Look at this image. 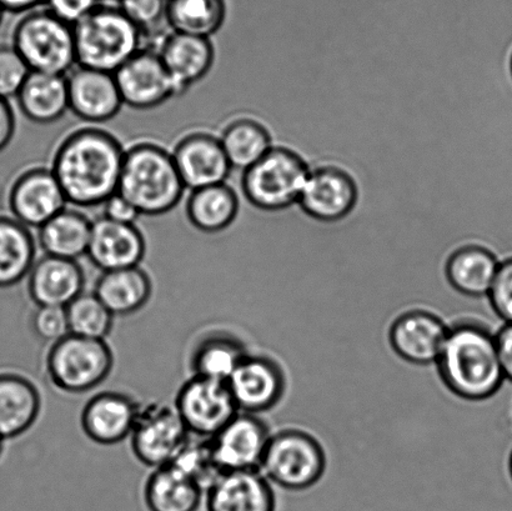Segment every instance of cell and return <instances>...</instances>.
I'll use <instances>...</instances> for the list:
<instances>
[{
  "mask_svg": "<svg viewBox=\"0 0 512 511\" xmlns=\"http://www.w3.org/2000/svg\"><path fill=\"white\" fill-rule=\"evenodd\" d=\"M124 157L123 145L113 134L83 128L64 138L50 169L68 204L94 208L118 193Z\"/></svg>",
  "mask_w": 512,
  "mask_h": 511,
  "instance_id": "cell-1",
  "label": "cell"
},
{
  "mask_svg": "<svg viewBox=\"0 0 512 511\" xmlns=\"http://www.w3.org/2000/svg\"><path fill=\"white\" fill-rule=\"evenodd\" d=\"M436 364L450 392L471 402L493 397L505 380L495 335L475 322L449 328Z\"/></svg>",
  "mask_w": 512,
  "mask_h": 511,
  "instance_id": "cell-2",
  "label": "cell"
},
{
  "mask_svg": "<svg viewBox=\"0 0 512 511\" xmlns=\"http://www.w3.org/2000/svg\"><path fill=\"white\" fill-rule=\"evenodd\" d=\"M185 187L172 153L160 145L143 142L125 150L118 193L140 215L159 217L177 207Z\"/></svg>",
  "mask_w": 512,
  "mask_h": 511,
  "instance_id": "cell-3",
  "label": "cell"
},
{
  "mask_svg": "<svg viewBox=\"0 0 512 511\" xmlns=\"http://www.w3.org/2000/svg\"><path fill=\"white\" fill-rule=\"evenodd\" d=\"M79 67L114 74L143 49L144 35L119 5L100 4L73 25Z\"/></svg>",
  "mask_w": 512,
  "mask_h": 511,
  "instance_id": "cell-4",
  "label": "cell"
},
{
  "mask_svg": "<svg viewBox=\"0 0 512 511\" xmlns=\"http://www.w3.org/2000/svg\"><path fill=\"white\" fill-rule=\"evenodd\" d=\"M310 172L309 165L298 154L273 147L242 173L240 190L254 210L284 212L298 205Z\"/></svg>",
  "mask_w": 512,
  "mask_h": 511,
  "instance_id": "cell-5",
  "label": "cell"
},
{
  "mask_svg": "<svg viewBox=\"0 0 512 511\" xmlns=\"http://www.w3.org/2000/svg\"><path fill=\"white\" fill-rule=\"evenodd\" d=\"M12 45L30 72L67 75L77 67L73 25L47 8L25 13L15 25Z\"/></svg>",
  "mask_w": 512,
  "mask_h": 511,
  "instance_id": "cell-6",
  "label": "cell"
},
{
  "mask_svg": "<svg viewBox=\"0 0 512 511\" xmlns=\"http://www.w3.org/2000/svg\"><path fill=\"white\" fill-rule=\"evenodd\" d=\"M113 368L114 355L105 340L73 334L50 344L45 358L49 382L68 394H84L98 388Z\"/></svg>",
  "mask_w": 512,
  "mask_h": 511,
  "instance_id": "cell-7",
  "label": "cell"
},
{
  "mask_svg": "<svg viewBox=\"0 0 512 511\" xmlns=\"http://www.w3.org/2000/svg\"><path fill=\"white\" fill-rule=\"evenodd\" d=\"M326 455L313 435L298 429L271 435L260 472L279 487L300 492L314 487L325 473Z\"/></svg>",
  "mask_w": 512,
  "mask_h": 511,
  "instance_id": "cell-8",
  "label": "cell"
},
{
  "mask_svg": "<svg viewBox=\"0 0 512 511\" xmlns=\"http://www.w3.org/2000/svg\"><path fill=\"white\" fill-rule=\"evenodd\" d=\"M192 437L210 439L239 413L227 383L193 377L179 389L174 404Z\"/></svg>",
  "mask_w": 512,
  "mask_h": 511,
  "instance_id": "cell-9",
  "label": "cell"
},
{
  "mask_svg": "<svg viewBox=\"0 0 512 511\" xmlns=\"http://www.w3.org/2000/svg\"><path fill=\"white\" fill-rule=\"evenodd\" d=\"M190 437L174 407L152 403L140 408L130 445L140 463L157 469L172 463Z\"/></svg>",
  "mask_w": 512,
  "mask_h": 511,
  "instance_id": "cell-10",
  "label": "cell"
},
{
  "mask_svg": "<svg viewBox=\"0 0 512 511\" xmlns=\"http://www.w3.org/2000/svg\"><path fill=\"white\" fill-rule=\"evenodd\" d=\"M114 77L123 104L133 109H154L180 95L158 50L143 48Z\"/></svg>",
  "mask_w": 512,
  "mask_h": 511,
  "instance_id": "cell-11",
  "label": "cell"
},
{
  "mask_svg": "<svg viewBox=\"0 0 512 511\" xmlns=\"http://www.w3.org/2000/svg\"><path fill=\"white\" fill-rule=\"evenodd\" d=\"M270 438L268 424L263 419L239 412L209 440L215 459L225 473L260 470Z\"/></svg>",
  "mask_w": 512,
  "mask_h": 511,
  "instance_id": "cell-12",
  "label": "cell"
},
{
  "mask_svg": "<svg viewBox=\"0 0 512 511\" xmlns=\"http://www.w3.org/2000/svg\"><path fill=\"white\" fill-rule=\"evenodd\" d=\"M227 384L239 412L254 415L276 407L286 389L284 370L264 355L248 354Z\"/></svg>",
  "mask_w": 512,
  "mask_h": 511,
  "instance_id": "cell-13",
  "label": "cell"
},
{
  "mask_svg": "<svg viewBox=\"0 0 512 511\" xmlns=\"http://www.w3.org/2000/svg\"><path fill=\"white\" fill-rule=\"evenodd\" d=\"M358 187L345 170L320 167L311 170L299 199V207L321 223H339L354 212Z\"/></svg>",
  "mask_w": 512,
  "mask_h": 511,
  "instance_id": "cell-14",
  "label": "cell"
},
{
  "mask_svg": "<svg viewBox=\"0 0 512 511\" xmlns=\"http://www.w3.org/2000/svg\"><path fill=\"white\" fill-rule=\"evenodd\" d=\"M67 204L63 189L50 168L25 170L10 188V212L27 228L39 229L67 208Z\"/></svg>",
  "mask_w": 512,
  "mask_h": 511,
  "instance_id": "cell-15",
  "label": "cell"
},
{
  "mask_svg": "<svg viewBox=\"0 0 512 511\" xmlns=\"http://www.w3.org/2000/svg\"><path fill=\"white\" fill-rule=\"evenodd\" d=\"M172 155L180 179L190 192L227 183L233 172L219 138L209 133L185 135L175 145Z\"/></svg>",
  "mask_w": 512,
  "mask_h": 511,
  "instance_id": "cell-16",
  "label": "cell"
},
{
  "mask_svg": "<svg viewBox=\"0 0 512 511\" xmlns=\"http://www.w3.org/2000/svg\"><path fill=\"white\" fill-rule=\"evenodd\" d=\"M69 110L90 124L107 123L123 108L114 74L77 67L67 74Z\"/></svg>",
  "mask_w": 512,
  "mask_h": 511,
  "instance_id": "cell-17",
  "label": "cell"
},
{
  "mask_svg": "<svg viewBox=\"0 0 512 511\" xmlns=\"http://www.w3.org/2000/svg\"><path fill=\"white\" fill-rule=\"evenodd\" d=\"M147 253V243L135 224L94 220L87 257L100 272L140 267Z\"/></svg>",
  "mask_w": 512,
  "mask_h": 511,
  "instance_id": "cell-18",
  "label": "cell"
},
{
  "mask_svg": "<svg viewBox=\"0 0 512 511\" xmlns=\"http://www.w3.org/2000/svg\"><path fill=\"white\" fill-rule=\"evenodd\" d=\"M142 405L127 394L104 392L94 395L83 408L80 425L93 443L115 445L130 438Z\"/></svg>",
  "mask_w": 512,
  "mask_h": 511,
  "instance_id": "cell-19",
  "label": "cell"
},
{
  "mask_svg": "<svg viewBox=\"0 0 512 511\" xmlns=\"http://www.w3.org/2000/svg\"><path fill=\"white\" fill-rule=\"evenodd\" d=\"M449 328L435 314L411 310L401 314L391 324V348L405 362L429 365L438 362Z\"/></svg>",
  "mask_w": 512,
  "mask_h": 511,
  "instance_id": "cell-20",
  "label": "cell"
},
{
  "mask_svg": "<svg viewBox=\"0 0 512 511\" xmlns=\"http://www.w3.org/2000/svg\"><path fill=\"white\" fill-rule=\"evenodd\" d=\"M28 293L37 307L67 308L84 293L85 273L77 260L44 257L28 274Z\"/></svg>",
  "mask_w": 512,
  "mask_h": 511,
  "instance_id": "cell-21",
  "label": "cell"
},
{
  "mask_svg": "<svg viewBox=\"0 0 512 511\" xmlns=\"http://www.w3.org/2000/svg\"><path fill=\"white\" fill-rule=\"evenodd\" d=\"M275 494L260 470L225 472L205 493L207 511H275Z\"/></svg>",
  "mask_w": 512,
  "mask_h": 511,
  "instance_id": "cell-22",
  "label": "cell"
},
{
  "mask_svg": "<svg viewBox=\"0 0 512 511\" xmlns=\"http://www.w3.org/2000/svg\"><path fill=\"white\" fill-rule=\"evenodd\" d=\"M158 53L180 95L207 77L215 60L212 40L173 32L160 44Z\"/></svg>",
  "mask_w": 512,
  "mask_h": 511,
  "instance_id": "cell-23",
  "label": "cell"
},
{
  "mask_svg": "<svg viewBox=\"0 0 512 511\" xmlns=\"http://www.w3.org/2000/svg\"><path fill=\"white\" fill-rule=\"evenodd\" d=\"M42 410V395L32 380L18 373H0V438L22 437Z\"/></svg>",
  "mask_w": 512,
  "mask_h": 511,
  "instance_id": "cell-24",
  "label": "cell"
},
{
  "mask_svg": "<svg viewBox=\"0 0 512 511\" xmlns=\"http://www.w3.org/2000/svg\"><path fill=\"white\" fill-rule=\"evenodd\" d=\"M500 267L499 257L483 245H464L454 250L445 263L446 282L466 297L489 294Z\"/></svg>",
  "mask_w": 512,
  "mask_h": 511,
  "instance_id": "cell-25",
  "label": "cell"
},
{
  "mask_svg": "<svg viewBox=\"0 0 512 511\" xmlns=\"http://www.w3.org/2000/svg\"><path fill=\"white\" fill-rule=\"evenodd\" d=\"M17 100L20 112L30 122H58L69 110L67 75L30 72Z\"/></svg>",
  "mask_w": 512,
  "mask_h": 511,
  "instance_id": "cell-26",
  "label": "cell"
},
{
  "mask_svg": "<svg viewBox=\"0 0 512 511\" xmlns=\"http://www.w3.org/2000/svg\"><path fill=\"white\" fill-rule=\"evenodd\" d=\"M114 317L138 313L149 303L153 282L143 268L113 270L100 274L94 292Z\"/></svg>",
  "mask_w": 512,
  "mask_h": 511,
  "instance_id": "cell-27",
  "label": "cell"
},
{
  "mask_svg": "<svg viewBox=\"0 0 512 511\" xmlns=\"http://www.w3.org/2000/svg\"><path fill=\"white\" fill-rule=\"evenodd\" d=\"M239 212V195L227 183L192 190L185 203L188 222L205 234L222 233L232 227Z\"/></svg>",
  "mask_w": 512,
  "mask_h": 511,
  "instance_id": "cell-28",
  "label": "cell"
},
{
  "mask_svg": "<svg viewBox=\"0 0 512 511\" xmlns=\"http://www.w3.org/2000/svg\"><path fill=\"white\" fill-rule=\"evenodd\" d=\"M93 222L79 210L65 208L38 229L44 255L77 260L87 255Z\"/></svg>",
  "mask_w": 512,
  "mask_h": 511,
  "instance_id": "cell-29",
  "label": "cell"
},
{
  "mask_svg": "<svg viewBox=\"0 0 512 511\" xmlns=\"http://www.w3.org/2000/svg\"><path fill=\"white\" fill-rule=\"evenodd\" d=\"M204 493L172 465L154 469L144 487L149 511H198Z\"/></svg>",
  "mask_w": 512,
  "mask_h": 511,
  "instance_id": "cell-30",
  "label": "cell"
},
{
  "mask_svg": "<svg viewBox=\"0 0 512 511\" xmlns=\"http://www.w3.org/2000/svg\"><path fill=\"white\" fill-rule=\"evenodd\" d=\"M35 257L37 245L29 228L17 219L0 217V289L27 278Z\"/></svg>",
  "mask_w": 512,
  "mask_h": 511,
  "instance_id": "cell-31",
  "label": "cell"
},
{
  "mask_svg": "<svg viewBox=\"0 0 512 511\" xmlns=\"http://www.w3.org/2000/svg\"><path fill=\"white\" fill-rule=\"evenodd\" d=\"M249 353L238 338L227 333L209 334L200 340L190 358L194 377L228 383Z\"/></svg>",
  "mask_w": 512,
  "mask_h": 511,
  "instance_id": "cell-32",
  "label": "cell"
},
{
  "mask_svg": "<svg viewBox=\"0 0 512 511\" xmlns=\"http://www.w3.org/2000/svg\"><path fill=\"white\" fill-rule=\"evenodd\" d=\"M219 140L233 170L242 173L274 147L269 130L259 120L245 115L230 120Z\"/></svg>",
  "mask_w": 512,
  "mask_h": 511,
  "instance_id": "cell-33",
  "label": "cell"
},
{
  "mask_svg": "<svg viewBox=\"0 0 512 511\" xmlns=\"http://www.w3.org/2000/svg\"><path fill=\"white\" fill-rule=\"evenodd\" d=\"M225 0H168L167 24L173 33L210 39L227 20Z\"/></svg>",
  "mask_w": 512,
  "mask_h": 511,
  "instance_id": "cell-34",
  "label": "cell"
},
{
  "mask_svg": "<svg viewBox=\"0 0 512 511\" xmlns=\"http://www.w3.org/2000/svg\"><path fill=\"white\" fill-rule=\"evenodd\" d=\"M169 465L197 485L204 495L224 473L215 459L210 440L197 437L189 438Z\"/></svg>",
  "mask_w": 512,
  "mask_h": 511,
  "instance_id": "cell-35",
  "label": "cell"
},
{
  "mask_svg": "<svg viewBox=\"0 0 512 511\" xmlns=\"http://www.w3.org/2000/svg\"><path fill=\"white\" fill-rule=\"evenodd\" d=\"M65 310L69 334L105 340L112 333L115 317L94 293L80 294Z\"/></svg>",
  "mask_w": 512,
  "mask_h": 511,
  "instance_id": "cell-36",
  "label": "cell"
},
{
  "mask_svg": "<svg viewBox=\"0 0 512 511\" xmlns=\"http://www.w3.org/2000/svg\"><path fill=\"white\" fill-rule=\"evenodd\" d=\"M119 8L144 38L167 24L168 0H119Z\"/></svg>",
  "mask_w": 512,
  "mask_h": 511,
  "instance_id": "cell-37",
  "label": "cell"
},
{
  "mask_svg": "<svg viewBox=\"0 0 512 511\" xmlns=\"http://www.w3.org/2000/svg\"><path fill=\"white\" fill-rule=\"evenodd\" d=\"M30 69L13 45H0V98H17Z\"/></svg>",
  "mask_w": 512,
  "mask_h": 511,
  "instance_id": "cell-38",
  "label": "cell"
},
{
  "mask_svg": "<svg viewBox=\"0 0 512 511\" xmlns=\"http://www.w3.org/2000/svg\"><path fill=\"white\" fill-rule=\"evenodd\" d=\"M34 333L38 338L53 344L67 337L69 325L67 310L57 307H38L32 320Z\"/></svg>",
  "mask_w": 512,
  "mask_h": 511,
  "instance_id": "cell-39",
  "label": "cell"
},
{
  "mask_svg": "<svg viewBox=\"0 0 512 511\" xmlns=\"http://www.w3.org/2000/svg\"><path fill=\"white\" fill-rule=\"evenodd\" d=\"M488 297L496 315L505 324H512V257L500 262Z\"/></svg>",
  "mask_w": 512,
  "mask_h": 511,
  "instance_id": "cell-40",
  "label": "cell"
},
{
  "mask_svg": "<svg viewBox=\"0 0 512 511\" xmlns=\"http://www.w3.org/2000/svg\"><path fill=\"white\" fill-rule=\"evenodd\" d=\"M102 0H45V8L64 22L74 25L99 5Z\"/></svg>",
  "mask_w": 512,
  "mask_h": 511,
  "instance_id": "cell-41",
  "label": "cell"
},
{
  "mask_svg": "<svg viewBox=\"0 0 512 511\" xmlns=\"http://www.w3.org/2000/svg\"><path fill=\"white\" fill-rule=\"evenodd\" d=\"M103 205V217L113 220V222L135 224V222L142 217L138 210L135 209L134 205L128 202V200L119 193H115L113 197H110Z\"/></svg>",
  "mask_w": 512,
  "mask_h": 511,
  "instance_id": "cell-42",
  "label": "cell"
},
{
  "mask_svg": "<svg viewBox=\"0 0 512 511\" xmlns=\"http://www.w3.org/2000/svg\"><path fill=\"white\" fill-rule=\"evenodd\" d=\"M496 349L505 380L512 383V324H505L495 335Z\"/></svg>",
  "mask_w": 512,
  "mask_h": 511,
  "instance_id": "cell-43",
  "label": "cell"
},
{
  "mask_svg": "<svg viewBox=\"0 0 512 511\" xmlns=\"http://www.w3.org/2000/svg\"><path fill=\"white\" fill-rule=\"evenodd\" d=\"M15 134V115L9 100L0 98V152L8 147Z\"/></svg>",
  "mask_w": 512,
  "mask_h": 511,
  "instance_id": "cell-44",
  "label": "cell"
},
{
  "mask_svg": "<svg viewBox=\"0 0 512 511\" xmlns=\"http://www.w3.org/2000/svg\"><path fill=\"white\" fill-rule=\"evenodd\" d=\"M45 0H0V7L4 12L29 13L44 5Z\"/></svg>",
  "mask_w": 512,
  "mask_h": 511,
  "instance_id": "cell-45",
  "label": "cell"
},
{
  "mask_svg": "<svg viewBox=\"0 0 512 511\" xmlns=\"http://www.w3.org/2000/svg\"><path fill=\"white\" fill-rule=\"evenodd\" d=\"M509 470H510V475H511V479H512V452H511L510 460H509Z\"/></svg>",
  "mask_w": 512,
  "mask_h": 511,
  "instance_id": "cell-46",
  "label": "cell"
},
{
  "mask_svg": "<svg viewBox=\"0 0 512 511\" xmlns=\"http://www.w3.org/2000/svg\"><path fill=\"white\" fill-rule=\"evenodd\" d=\"M4 440L0 438V454H2Z\"/></svg>",
  "mask_w": 512,
  "mask_h": 511,
  "instance_id": "cell-47",
  "label": "cell"
},
{
  "mask_svg": "<svg viewBox=\"0 0 512 511\" xmlns=\"http://www.w3.org/2000/svg\"><path fill=\"white\" fill-rule=\"evenodd\" d=\"M4 10L0 7V23H2Z\"/></svg>",
  "mask_w": 512,
  "mask_h": 511,
  "instance_id": "cell-48",
  "label": "cell"
},
{
  "mask_svg": "<svg viewBox=\"0 0 512 511\" xmlns=\"http://www.w3.org/2000/svg\"><path fill=\"white\" fill-rule=\"evenodd\" d=\"M510 73H511V77H512V54H511V58H510Z\"/></svg>",
  "mask_w": 512,
  "mask_h": 511,
  "instance_id": "cell-49",
  "label": "cell"
},
{
  "mask_svg": "<svg viewBox=\"0 0 512 511\" xmlns=\"http://www.w3.org/2000/svg\"><path fill=\"white\" fill-rule=\"evenodd\" d=\"M0 200H2V190H0Z\"/></svg>",
  "mask_w": 512,
  "mask_h": 511,
  "instance_id": "cell-50",
  "label": "cell"
},
{
  "mask_svg": "<svg viewBox=\"0 0 512 511\" xmlns=\"http://www.w3.org/2000/svg\"><path fill=\"white\" fill-rule=\"evenodd\" d=\"M118 2H119V0H118Z\"/></svg>",
  "mask_w": 512,
  "mask_h": 511,
  "instance_id": "cell-51",
  "label": "cell"
}]
</instances>
